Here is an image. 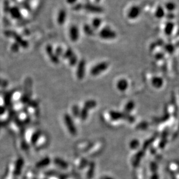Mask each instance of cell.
<instances>
[{
	"instance_id": "obj_17",
	"label": "cell",
	"mask_w": 179,
	"mask_h": 179,
	"mask_svg": "<svg viewBox=\"0 0 179 179\" xmlns=\"http://www.w3.org/2000/svg\"><path fill=\"white\" fill-rule=\"evenodd\" d=\"M88 109H86L85 108H83V109L81 110L80 113V117L82 120H85L87 116H88Z\"/></svg>"
},
{
	"instance_id": "obj_20",
	"label": "cell",
	"mask_w": 179,
	"mask_h": 179,
	"mask_svg": "<svg viewBox=\"0 0 179 179\" xmlns=\"http://www.w3.org/2000/svg\"><path fill=\"white\" fill-rule=\"evenodd\" d=\"M40 134H41V133L40 132H37L33 135L32 138H31V142L33 144H35L37 142V141L38 140L39 137L40 136Z\"/></svg>"
},
{
	"instance_id": "obj_12",
	"label": "cell",
	"mask_w": 179,
	"mask_h": 179,
	"mask_svg": "<svg viewBox=\"0 0 179 179\" xmlns=\"http://www.w3.org/2000/svg\"><path fill=\"white\" fill-rule=\"evenodd\" d=\"M54 162L56 165H58V166H59L60 168L63 169H66L68 167V164H67V162L60 158H55Z\"/></svg>"
},
{
	"instance_id": "obj_21",
	"label": "cell",
	"mask_w": 179,
	"mask_h": 179,
	"mask_svg": "<svg viewBox=\"0 0 179 179\" xmlns=\"http://www.w3.org/2000/svg\"><path fill=\"white\" fill-rule=\"evenodd\" d=\"M50 159H49L48 158H47L43 159V161H40L39 163H38L37 165H38L39 166H41V167H43V166H47L48 164H50Z\"/></svg>"
},
{
	"instance_id": "obj_19",
	"label": "cell",
	"mask_w": 179,
	"mask_h": 179,
	"mask_svg": "<svg viewBox=\"0 0 179 179\" xmlns=\"http://www.w3.org/2000/svg\"><path fill=\"white\" fill-rule=\"evenodd\" d=\"M69 64L71 66H74L78 62V58L77 56L75 54L73 55L70 59H69Z\"/></svg>"
},
{
	"instance_id": "obj_18",
	"label": "cell",
	"mask_w": 179,
	"mask_h": 179,
	"mask_svg": "<svg viewBox=\"0 0 179 179\" xmlns=\"http://www.w3.org/2000/svg\"><path fill=\"white\" fill-rule=\"evenodd\" d=\"M133 107H134V104L133 102H130L127 104H126L125 107V113H127L130 112L133 108Z\"/></svg>"
},
{
	"instance_id": "obj_4",
	"label": "cell",
	"mask_w": 179,
	"mask_h": 179,
	"mask_svg": "<svg viewBox=\"0 0 179 179\" xmlns=\"http://www.w3.org/2000/svg\"><path fill=\"white\" fill-rule=\"evenodd\" d=\"M83 9H85L87 12L95 14H100L104 12V9L101 7L91 4H86L84 5Z\"/></svg>"
},
{
	"instance_id": "obj_11",
	"label": "cell",
	"mask_w": 179,
	"mask_h": 179,
	"mask_svg": "<svg viewBox=\"0 0 179 179\" xmlns=\"http://www.w3.org/2000/svg\"><path fill=\"white\" fill-rule=\"evenodd\" d=\"M127 87L128 83L125 79H121L117 83V88L120 91H125Z\"/></svg>"
},
{
	"instance_id": "obj_22",
	"label": "cell",
	"mask_w": 179,
	"mask_h": 179,
	"mask_svg": "<svg viewBox=\"0 0 179 179\" xmlns=\"http://www.w3.org/2000/svg\"><path fill=\"white\" fill-rule=\"evenodd\" d=\"M55 54L58 57L59 56L62 55L63 54V51L62 48L61 47H57L55 51Z\"/></svg>"
},
{
	"instance_id": "obj_25",
	"label": "cell",
	"mask_w": 179,
	"mask_h": 179,
	"mask_svg": "<svg viewBox=\"0 0 179 179\" xmlns=\"http://www.w3.org/2000/svg\"><path fill=\"white\" fill-rule=\"evenodd\" d=\"M66 1L69 4H74L76 2L77 0H66Z\"/></svg>"
},
{
	"instance_id": "obj_24",
	"label": "cell",
	"mask_w": 179,
	"mask_h": 179,
	"mask_svg": "<svg viewBox=\"0 0 179 179\" xmlns=\"http://www.w3.org/2000/svg\"><path fill=\"white\" fill-rule=\"evenodd\" d=\"M83 5H83L82 4H78L73 7V9L75 11H80V9H83Z\"/></svg>"
},
{
	"instance_id": "obj_9",
	"label": "cell",
	"mask_w": 179,
	"mask_h": 179,
	"mask_svg": "<svg viewBox=\"0 0 179 179\" xmlns=\"http://www.w3.org/2000/svg\"><path fill=\"white\" fill-rule=\"evenodd\" d=\"M140 8L138 6H134L130 8L129 13L128 17L131 19H134L137 18L140 14Z\"/></svg>"
},
{
	"instance_id": "obj_10",
	"label": "cell",
	"mask_w": 179,
	"mask_h": 179,
	"mask_svg": "<svg viewBox=\"0 0 179 179\" xmlns=\"http://www.w3.org/2000/svg\"><path fill=\"white\" fill-rule=\"evenodd\" d=\"M66 18V12L65 10L61 9L58 13L57 22L59 24H63L65 23Z\"/></svg>"
},
{
	"instance_id": "obj_16",
	"label": "cell",
	"mask_w": 179,
	"mask_h": 179,
	"mask_svg": "<svg viewBox=\"0 0 179 179\" xmlns=\"http://www.w3.org/2000/svg\"><path fill=\"white\" fill-rule=\"evenodd\" d=\"M75 54H74V53H73V50H72V49H70V48H68L64 53H63V58H65V59H70V58L73 55Z\"/></svg>"
},
{
	"instance_id": "obj_15",
	"label": "cell",
	"mask_w": 179,
	"mask_h": 179,
	"mask_svg": "<svg viewBox=\"0 0 179 179\" xmlns=\"http://www.w3.org/2000/svg\"><path fill=\"white\" fill-rule=\"evenodd\" d=\"M101 23L102 20L100 18H95L94 19L93 21L92 22V26L95 29H98L100 27Z\"/></svg>"
},
{
	"instance_id": "obj_3",
	"label": "cell",
	"mask_w": 179,
	"mask_h": 179,
	"mask_svg": "<svg viewBox=\"0 0 179 179\" xmlns=\"http://www.w3.org/2000/svg\"><path fill=\"white\" fill-rule=\"evenodd\" d=\"M108 63L106 62L98 63L91 69V74L93 76L98 75L106 70L108 68Z\"/></svg>"
},
{
	"instance_id": "obj_1",
	"label": "cell",
	"mask_w": 179,
	"mask_h": 179,
	"mask_svg": "<svg viewBox=\"0 0 179 179\" xmlns=\"http://www.w3.org/2000/svg\"><path fill=\"white\" fill-rule=\"evenodd\" d=\"M100 36L105 40L113 39L117 37V33L109 27H105L100 32Z\"/></svg>"
},
{
	"instance_id": "obj_6",
	"label": "cell",
	"mask_w": 179,
	"mask_h": 179,
	"mask_svg": "<svg viewBox=\"0 0 179 179\" xmlns=\"http://www.w3.org/2000/svg\"><path fill=\"white\" fill-rule=\"evenodd\" d=\"M86 69V62L85 60H81L78 64L77 69V76L78 79H82L84 78Z\"/></svg>"
},
{
	"instance_id": "obj_26",
	"label": "cell",
	"mask_w": 179,
	"mask_h": 179,
	"mask_svg": "<svg viewBox=\"0 0 179 179\" xmlns=\"http://www.w3.org/2000/svg\"><path fill=\"white\" fill-rule=\"evenodd\" d=\"M101 179H113L110 177H108V176H105V177H102Z\"/></svg>"
},
{
	"instance_id": "obj_2",
	"label": "cell",
	"mask_w": 179,
	"mask_h": 179,
	"mask_svg": "<svg viewBox=\"0 0 179 179\" xmlns=\"http://www.w3.org/2000/svg\"><path fill=\"white\" fill-rule=\"evenodd\" d=\"M64 120L65 125L67 126V128L70 134L72 135H76L77 133V130L70 116L68 114H66L64 117Z\"/></svg>"
},
{
	"instance_id": "obj_7",
	"label": "cell",
	"mask_w": 179,
	"mask_h": 179,
	"mask_svg": "<svg viewBox=\"0 0 179 179\" xmlns=\"http://www.w3.org/2000/svg\"><path fill=\"white\" fill-rule=\"evenodd\" d=\"M69 36L70 40L73 41H77L79 38V31L76 26H71L69 30Z\"/></svg>"
},
{
	"instance_id": "obj_14",
	"label": "cell",
	"mask_w": 179,
	"mask_h": 179,
	"mask_svg": "<svg viewBox=\"0 0 179 179\" xmlns=\"http://www.w3.org/2000/svg\"><path fill=\"white\" fill-rule=\"evenodd\" d=\"M97 105V102L94 100H89L85 102V105H84V108H85L89 110V109H93L94 108H95Z\"/></svg>"
},
{
	"instance_id": "obj_13",
	"label": "cell",
	"mask_w": 179,
	"mask_h": 179,
	"mask_svg": "<svg viewBox=\"0 0 179 179\" xmlns=\"http://www.w3.org/2000/svg\"><path fill=\"white\" fill-rule=\"evenodd\" d=\"M83 30L87 36H91L94 34V30L93 28L90 26L89 24H85L83 27Z\"/></svg>"
},
{
	"instance_id": "obj_27",
	"label": "cell",
	"mask_w": 179,
	"mask_h": 179,
	"mask_svg": "<svg viewBox=\"0 0 179 179\" xmlns=\"http://www.w3.org/2000/svg\"><path fill=\"white\" fill-rule=\"evenodd\" d=\"M100 1H101V0H95V1H96L97 2H99Z\"/></svg>"
},
{
	"instance_id": "obj_8",
	"label": "cell",
	"mask_w": 179,
	"mask_h": 179,
	"mask_svg": "<svg viewBox=\"0 0 179 179\" xmlns=\"http://www.w3.org/2000/svg\"><path fill=\"white\" fill-rule=\"evenodd\" d=\"M109 113H110L109 114L110 117L113 120H118L122 119H124L126 120L127 116V113H123L117 112V111H114V110L110 111Z\"/></svg>"
},
{
	"instance_id": "obj_23",
	"label": "cell",
	"mask_w": 179,
	"mask_h": 179,
	"mask_svg": "<svg viewBox=\"0 0 179 179\" xmlns=\"http://www.w3.org/2000/svg\"><path fill=\"white\" fill-rule=\"evenodd\" d=\"M73 113L74 116H75V117L80 116V112L79 110L78 106H74L73 107Z\"/></svg>"
},
{
	"instance_id": "obj_5",
	"label": "cell",
	"mask_w": 179,
	"mask_h": 179,
	"mask_svg": "<svg viewBox=\"0 0 179 179\" xmlns=\"http://www.w3.org/2000/svg\"><path fill=\"white\" fill-rule=\"evenodd\" d=\"M46 51L47 54L49 56L51 61L55 64H58L59 62V57L55 54L53 51V48L51 45H48L46 47Z\"/></svg>"
}]
</instances>
